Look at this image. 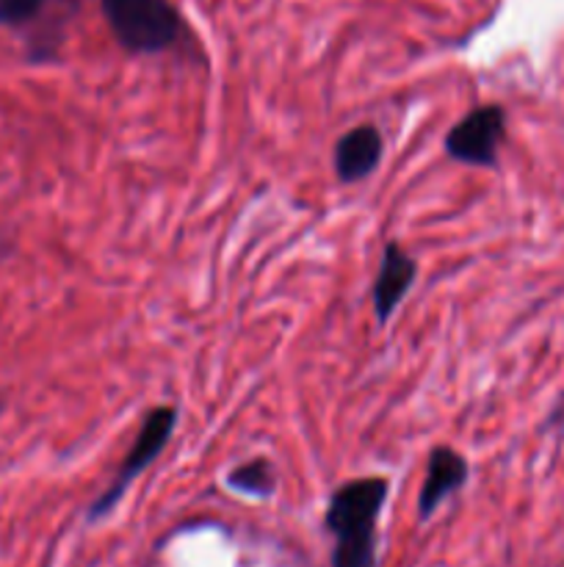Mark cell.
<instances>
[{
	"label": "cell",
	"instance_id": "obj_10",
	"mask_svg": "<svg viewBox=\"0 0 564 567\" xmlns=\"http://www.w3.org/2000/svg\"><path fill=\"white\" fill-rule=\"evenodd\" d=\"M3 408H6V402H3V393H0V413H3Z\"/></svg>",
	"mask_w": 564,
	"mask_h": 567
},
{
	"label": "cell",
	"instance_id": "obj_9",
	"mask_svg": "<svg viewBox=\"0 0 564 567\" xmlns=\"http://www.w3.org/2000/svg\"><path fill=\"white\" fill-rule=\"evenodd\" d=\"M224 485L249 498H271L276 493V468L265 457H252L227 474Z\"/></svg>",
	"mask_w": 564,
	"mask_h": 567
},
{
	"label": "cell",
	"instance_id": "obj_8",
	"mask_svg": "<svg viewBox=\"0 0 564 567\" xmlns=\"http://www.w3.org/2000/svg\"><path fill=\"white\" fill-rule=\"evenodd\" d=\"M385 155V138H382L379 127L365 122V125L352 127L343 133L332 153V166L341 183H359L365 177L374 175Z\"/></svg>",
	"mask_w": 564,
	"mask_h": 567
},
{
	"label": "cell",
	"instance_id": "obj_2",
	"mask_svg": "<svg viewBox=\"0 0 564 567\" xmlns=\"http://www.w3.org/2000/svg\"><path fill=\"white\" fill-rule=\"evenodd\" d=\"M116 42L133 55H158L175 48L186 33L171 0H100Z\"/></svg>",
	"mask_w": 564,
	"mask_h": 567
},
{
	"label": "cell",
	"instance_id": "obj_5",
	"mask_svg": "<svg viewBox=\"0 0 564 567\" xmlns=\"http://www.w3.org/2000/svg\"><path fill=\"white\" fill-rule=\"evenodd\" d=\"M77 3V0H0V28L22 31L28 42V59L48 61L55 55V44H61V25L64 11L55 6Z\"/></svg>",
	"mask_w": 564,
	"mask_h": 567
},
{
	"label": "cell",
	"instance_id": "obj_4",
	"mask_svg": "<svg viewBox=\"0 0 564 567\" xmlns=\"http://www.w3.org/2000/svg\"><path fill=\"white\" fill-rule=\"evenodd\" d=\"M506 138V111L498 103L476 105L446 133V155L457 164L492 169L498 166L501 142Z\"/></svg>",
	"mask_w": 564,
	"mask_h": 567
},
{
	"label": "cell",
	"instance_id": "obj_1",
	"mask_svg": "<svg viewBox=\"0 0 564 567\" xmlns=\"http://www.w3.org/2000/svg\"><path fill=\"white\" fill-rule=\"evenodd\" d=\"M390 496L385 476H359L330 496L324 529L330 532L332 567H379V515Z\"/></svg>",
	"mask_w": 564,
	"mask_h": 567
},
{
	"label": "cell",
	"instance_id": "obj_3",
	"mask_svg": "<svg viewBox=\"0 0 564 567\" xmlns=\"http://www.w3.org/2000/svg\"><path fill=\"white\" fill-rule=\"evenodd\" d=\"M177 419H180V413H177V408H171V404H160V408H153L144 415L142 426H138L136 437H133L130 452L122 460L119 471L114 474L111 485L105 487V491L94 498L92 507H88V524H97V520L108 518V515L114 513L116 504L125 498L127 487H130L133 482L160 457V452L169 446L171 435H175L177 430Z\"/></svg>",
	"mask_w": 564,
	"mask_h": 567
},
{
	"label": "cell",
	"instance_id": "obj_6",
	"mask_svg": "<svg viewBox=\"0 0 564 567\" xmlns=\"http://www.w3.org/2000/svg\"><path fill=\"white\" fill-rule=\"evenodd\" d=\"M415 277H418V264H415L412 255L401 244L387 241L382 249L374 288H370V305H374V316L379 324H387L396 316L398 305L412 291Z\"/></svg>",
	"mask_w": 564,
	"mask_h": 567
},
{
	"label": "cell",
	"instance_id": "obj_7",
	"mask_svg": "<svg viewBox=\"0 0 564 567\" xmlns=\"http://www.w3.org/2000/svg\"><path fill=\"white\" fill-rule=\"evenodd\" d=\"M470 465L464 454H459L451 446H437L429 452V463H426L424 485L418 493V518L429 520L437 509L442 507L448 496L462 491L468 485Z\"/></svg>",
	"mask_w": 564,
	"mask_h": 567
}]
</instances>
